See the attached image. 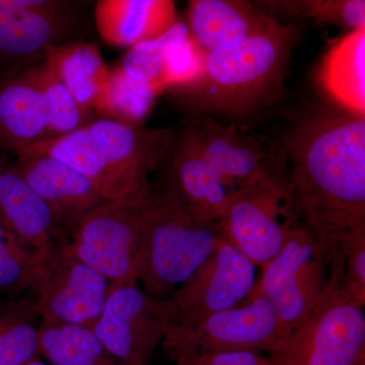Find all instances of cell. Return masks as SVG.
Returning a JSON list of instances; mask_svg holds the SVG:
<instances>
[{"label":"cell","mask_w":365,"mask_h":365,"mask_svg":"<svg viewBox=\"0 0 365 365\" xmlns=\"http://www.w3.org/2000/svg\"><path fill=\"white\" fill-rule=\"evenodd\" d=\"M288 186L299 222L332 249L365 230V118L323 110L302 120L288 143Z\"/></svg>","instance_id":"obj_1"},{"label":"cell","mask_w":365,"mask_h":365,"mask_svg":"<svg viewBox=\"0 0 365 365\" xmlns=\"http://www.w3.org/2000/svg\"><path fill=\"white\" fill-rule=\"evenodd\" d=\"M297 39L295 26L269 19L239 45L205 53L200 76L173 93L194 111L247 114L279 90Z\"/></svg>","instance_id":"obj_2"},{"label":"cell","mask_w":365,"mask_h":365,"mask_svg":"<svg viewBox=\"0 0 365 365\" xmlns=\"http://www.w3.org/2000/svg\"><path fill=\"white\" fill-rule=\"evenodd\" d=\"M222 235L220 222H201L162 182L150 184L137 283L155 299H169L207 260Z\"/></svg>","instance_id":"obj_3"},{"label":"cell","mask_w":365,"mask_h":365,"mask_svg":"<svg viewBox=\"0 0 365 365\" xmlns=\"http://www.w3.org/2000/svg\"><path fill=\"white\" fill-rule=\"evenodd\" d=\"M263 267L250 297L260 295L270 302L287 341L334 288L344 284L340 248L327 246L300 222Z\"/></svg>","instance_id":"obj_4"},{"label":"cell","mask_w":365,"mask_h":365,"mask_svg":"<svg viewBox=\"0 0 365 365\" xmlns=\"http://www.w3.org/2000/svg\"><path fill=\"white\" fill-rule=\"evenodd\" d=\"M146 195L110 200L91 209L61 242L69 253L109 281L111 287L137 283Z\"/></svg>","instance_id":"obj_5"},{"label":"cell","mask_w":365,"mask_h":365,"mask_svg":"<svg viewBox=\"0 0 365 365\" xmlns=\"http://www.w3.org/2000/svg\"><path fill=\"white\" fill-rule=\"evenodd\" d=\"M299 222L287 180L266 167L232 192L220 220L225 237L256 266L277 256Z\"/></svg>","instance_id":"obj_6"},{"label":"cell","mask_w":365,"mask_h":365,"mask_svg":"<svg viewBox=\"0 0 365 365\" xmlns=\"http://www.w3.org/2000/svg\"><path fill=\"white\" fill-rule=\"evenodd\" d=\"M287 340L265 297L252 295L240 306L188 327L169 328L162 345L175 362L208 353L257 351L273 354Z\"/></svg>","instance_id":"obj_7"},{"label":"cell","mask_w":365,"mask_h":365,"mask_svg":"<svg viewBox=\"0 0 365 365\" xmlns=\"http://www.w3.org/2000/svg\"><path fill=\"white\" fill-rule=\"evenodd\" d=\"M364 304L334 288L272 356L277 365H365Z\"/></svg>","instance_id":"obj_8"},{"label":"cell","mask_w":365,"mask_h":365,"mask_svg":"<svg viewBox=\"0 0 365 365\" xmlns=\"http://www.w3.org/2000/svg\"><path fill=\"white\" fill-rule=\"evenodd\" d=\"M111 292L109 281L60 242L41 268L30 297L41 325L93 330Z\"/></svg>","instance_id":"obj_9"},{"label":"cell","mask_w":365,"mask_h":365,"mask_svg":"<svg viewBox=\"0 0 365 365\" xmlns=\"http://www.w3.org/2000/svg\"><path fill=\"white\" fill-rule=\"evenodd\" d=\"M256 285V265L222 235L215 251L169 299V328L188 327L240 306Z\"/></svg>","instance_id":"obj_10"},{"label":"cell","mask_w":365,"mask_h":365,"mask_svg":"<svg viewBox=\"0 0 365 365\" xmlns=\"http://www.w3.org/2000/svg\"><path fill=\"white\" fill-rule=\"evenodd\" d=\"M169 329L163 299L138 283L111 287L102 316L93 327L106 350L124 365H150Z\"/></svg>","instance_id":"obj_11"},{"label":"cell","mask_w":365,"mask_h":365,"mask_svg":"<svg viewBox=\"0 0 365 365\" xmlns=\"http://www.w3.org/2000/svg\"><path fill=\"white\" fill-rule=\"evenodd\" d=\"M162 182L204 222H220L232 195L222 175L204 157L188 122L174 127L160 165Z\"/></svg>","instance_id":"obj_12"},{"label":"cell","mask_w":365,"mask_h":365,"mask_svg":"<svg viewBox=\"0 0 365 365\" xmlns=\"http://www.w3.org/2000/svg\"><path fill=\"white\" fill-rule=\"evenodd\" d=\"M104 150L110 165L134 195L148 191V180L162 163L173 128L146 130L98 118L88 125Z\"/></svg>","instance_id":"obj_13"},{"label":"cell","mask_w":365,"mask_h":365,"mask_svg":"<svg viewBox=\"0 0 365 365\" xmlns=\"http://www.w3.org/2000/svg\"><path fill=\"white\" fill-rule=\"evenodd\" d=\"M18 155L16 169L51 209L61 232H68L81 216L110 201L90 179L66 163L28 151Z\"/></svg>","instance_id":"obj_14"},{"label":"cell","mask_w":365,"mask_h":365,"mask_svg":"<svg viewBox=\"0 0 365 365\" xmlns=\"http://www.w3.org/2000/svg\"><path fill=\"white\" fill-rule=\"evenodd\" d=\"M0 225L45 260L59 244L62 232L51 209L24 179L16 165L1 160Z\"/></svg>","instance_id":"obj_15"},{"label":"cell","mask_w":365,"mask_h":365,"mask_svg":"<svg viewBox=\"0 0 365 365\" xmlns=\"http://www.w3.org/2000/svg\"><path fill=\"white\" fill-rule=\"evenodd\" d=\"M68 2L48 1L26 11L0 34V66L11 71L30 68L44 60L46 50L72 42L78 21Z\"/></svg>","instance_id":"obj_16"},{"label":"cell","mask_w":365,"mask_h":365,"mask_svg":"<svg viewBox=\"0 0 365 365\" xmlns=\"http://www.w3.org/2000/svg\"><path fill=\"white\" fill-rule=\"evenodd\" d=\"M178 21L170 0H101L95 7V23L105 42L131 48L157 39Z\"/></svg>","instance_id":"obj_17"},{"label":"cell","mask_w":365,"mask_h":365,"mask_svg":"<svg viewBox=\"0 0 365 365\" xmlns=\"http://www.w3.org/2000/svg\"><path fill=\"white\" fill-rule=\"evenodd\" d=\"M188 16L190 35L204 53L239 45L270 19L242 0H193Z\"/></svg>","instance_id":"obj_18"},{"label":"cell","mask_w":365,"mask_h":365,"mask_svg":"<svg viewBox=\"0 0 365 365\" xmlns=\"http://www.w3.org/2000/svg\"><path fill=\"white\" fill-rule=\"evenodd\" d=\"M187 122L204 157L232 191L265 168V153L255 137L210 119L190 118Z\"/></svg>","instance_id":"obj_19"},{"label":"cell","mask_w":365,"mask_h":365,"mask_svg":"<svg viewBox=\"0 0 365 365\" xmlns=\"http://www.w3.org/2000/svg\"><path fill=\"white\" fill-rule=\"evenodd\" d=\"M24 151L48 155L66 163L90 179L107 200H122L143 195H134L127 189L112 169L104 150L88 125L66 135L42 139L18 153Z\"/></svg>","instance_id":"obj_20"},{"label":"cell","mask_w":365,"mask_h":365,"mask_svg":"<svg viewBox=\"0 0 365 365\" xmlns=\"http://www.w3.org/2000/svg\"><path fill=\"white\" fill-rule=\"evenodd\" d=\"M46 66L66 86L85 111L97 113L110 78L95 43L72 41L46 50Z\"/></svg>","instance_id":"obj_21"},{"label":"cell","mask_w":365,"mask_h":365,"mask_svg":"<svg viewBox=\"0 0 365 365\" xmlns=\"http://www.w3.org/2000/svg\"><path fill=\"white\" fill-rule=\"evenodd\" d=\"M48 123L47 106L34 66L0 90V132L18 153L47 138Z\"/></svg>","instance_id":"obj_22"},{"label":"cell","mask_w":365,"mask_h":365,"mask_svg":"<svg viewBox=\"0 0 365 365\" xmlns=\"http://www.w3.org/2000/svg\"><path fill=\"white\" fill-rule=\"evenodd\" d=\"M319 78L341 110L365 117V28L350 31L331 47Z\"/></svg>","instance_id":"obj_23"},{"label":"cell","mask_w":365,"mask_h":365,"mask_svg":"<svg viewBox=\"0 0 365 365\" xmlns=\"http://www.w3.org/2000/svg\"><path fill=\"white\" fill-rule=\"evenodd\" d=\"M40 327L31 297L0 299V365L40 359Z\"/></svg>","instance_id":"obj_24"},{"label":"cell","mask_w":365,"mask_h":365,"mask_svg":"<svg viewBox=\"0 0 365 365\" xmlns=\"http://www.w3.org/2000/svg\"><path fill=\"white\" fill-rule=\"evenodd\" d=\"M39 345L41 359L50 365H124L83 327L41 325Z\"/></svg>","instance_id":"obj_25"},{"label":"cell","mask_w":365,"mask_h":365,"mask_svg":"<svg viewBox=\"0 0 365 365\" xmlns=\"http://www.w3.org/2000/svg\"><path fill=\"white\" fill-rule=\"evenodd\" d=\"M160 91L127 76L121 67L110 71L109 81L98 114L106 119L139 126Z\"/></svg>","instance_id":"obj_26"},{"label":"cell","mask_w":365,"mask_h":365,"mask_svg":"<svg viewBox=\"0 0 365 365\" xmlns=\"http://www.w3.org/2000/svg\"><path fill=\"white\" fill-rule=\"evenodd\" d=\"M189 32L188 25L178 21L157 39L129 48L121 62L122 71L130 78L155 88L160 93L168 90L167 68L173 45Z\"/></svg>","instance_id":"obj_27"},{"label":"cell","mask_w":365,"mask_h":365,"mask_svg":"<svg viewBox=\"0 0 365 365\" xmlns=\"http://www.w3.org/2000/svg\"><path fill=\"white\" fill-rule=\"evenodd\" d=\"M46 260L0 225V297H30Z\"/></svg>","instance_id":"obj_28"},{"label":"cell","mask_w":365,"mask_h":365,"mask_svg":"<svg viewBox=\"0 0 365 365\" xmlns=\"http://www.w3.org/2000/svg\"><path fill=\"white\" fill-rule=\"evenodd\" d=\"M36 74L47 106V138L66 135L91 123L90 114L81 107L44 62L36 66Z\"/></svg>","instance_id":"obj_29"},{"label":"cell","mask_w":365,"mask_h":365,"mask_svg":"<svg viewBox=\"0 0 365 365\" xmlns=\"http://www.w3.org/2000/svg\"><path fill=\"white\" fill-rule=\"evenodd\" d=\"M285 11L319 24H334L351 31L365 28L364 0H318V1H281Z\"/></svg>","instance_id":"obj_30"},{"label":"cell","mask_w":365,"mask_h":365,"mask_svg":"<svg viewBox=\"0 0 365 365\" xmlns=\"http://www.w3.org/2000/svg\"><path fill=\"white\" fill-rule=\"evenodd\" d=\"M339 248L342 254L345 290L365 306V230L346 235Z\"/></svg>","instance_id":"obj_31"},{"label":"cell","mask_w":365,"mask_h":365,"mask_svg":"<svg viewBox=\"0 0 365 365\" xmlns=\"http://www.w3.org/2000/svg\"><path fill=\"white\" fill-rule=\"evenodd\" d=\"M176 365H277L271 354L257 351L208 353L176 362Z\"/></svg>","instance_id":"obj_32"},{"label":"cell","mask_w":365,"mask_h":365,"mask_svg":"<svg viewBox=\"0 0 365 365\" xmlns=\"http://www.w3.org/2000/svg\"><path fill=\"white\" fill-rule=\"evenodd\" d=\"M28 365H50L47 362L44 361L42 359L35 360V361L31 362Z\"/></svg>","instance_id":"obj_33"}]
</instances>
